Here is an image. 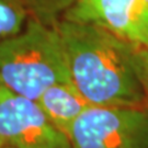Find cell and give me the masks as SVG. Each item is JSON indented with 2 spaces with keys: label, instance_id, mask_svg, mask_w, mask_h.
<instances>
[{
  "label": "cell",
  "instance_id": "obj_2",
  "mask_svg": "<svg viewBox=\"0 0 148 148\" xmlns=\"http://www.w3.org/2000/svg\"><path fill=\"white\" fill-rule=\"evenodd\" d=\"M0 81L12 93L33 101L51 86L69 82L66 55L56 27L30 16L20 33L0 42Z\"/></svg>",
  "mask_w": 148,
  "mask_h": 148
},
{
  "label": "cell",
  "instance_id": "obj_6",
  "mask_svg": "<svg viewBox=\"0 0 148 148\" xmlns=\"http://www.w3.org/2000/svg\"><path fill=\"white\" fill-rule=\"evenodd\" d=\"M35 102L48 120L67 136L75 121L91 106L70 81L51 86Z\"/></svg>",
  "mask_w": 148,
  "mask_h": 148
},
{
  "label": "cell",
  "instance_id": "obj_5",
  "mask_svg": "<svg viewBox=\"0 0 148 148\" xmlns=\"http://www.w3.org/2000/svg\"><path fill=\"white\" fill-rule=\"evenodd\" d=\"M62 19L97 25L122 40L148 48L146 0H76Z\"/></svg>",
  "mask_w": 148,
  "mask_h": 148
},
{
  "label": "cell",
  "instance_id": "obj_10",
  "mask_svg": "<svg viewBox=\"0 0 148 148\" xmlns=\"http://www.w3.org/2000/svg\"><path fill=\"white\" fill-rule=\"evenodd\" d=\"M3 145H5V142H3V140H2L1 138H0V147H1V146H3Z\"/></svg>",
  "mask_w": 148,
  "mask_h": 148
},
{
  "label": "cell",
  "instance_id": "obj_3",
  "mask_svg": "<svg viewBox=\"0 0 148 148\" xmlns=\"http://www.w3.org/2000/svg\"><path fill=\"white\" fill-rule=\"evenodd\" d=\"M68 137L73 148H148V108L91 106Z\"/></svg>",
  "mask_w": 148,
  "mask_h": 148
},
{
  "label": "cell",
  "instance_id": "obj_4",
  "mask_svg": "<svg viewBox=\"0 0 148 148\" xmlns=\"http://www.w3.org/2000/svg\"><path fill=\"white\" fill-rule=\"evenodd\" d=\"M0 138L12 148H73L69 137L47 119L35 101L0 91Z\"/></svg>",
  "mask_w": 148,
  "mask_h": 148
},
{
  "label": "cell",
  "instance_id": "obj_9",
  "mask_svg": "<svg viewBox=\"0 0 148 148\" xmlns=\"http://www.w3.org/2000/svg\"><path fill=\"white\" fill-rule=\"evenodd\" d=\"M134 58L137 75L140 80V84L143 86L146 106L148 108V48L136 45Z\"/></svg>",
  "mask_w": 148,
  "mask_h": 148
},
{
  "label": "cell",
  "instance_id": "obj_7",
  "mask_svg": "<svg viewBox=\"0 0 148 148\" xmlns=\"http://www.w3.org/2000/svg\"><path fill=\"white\" fill-rule=\"evenodd\" d=\"M30 16L22 0H0V42L20 33Z\"/></svg>",
  "mask_w": 148,
  "mask_h": 148
},
{
  "label": "cell",
  "instance_id": "obj_8",
  "mask_svg": "<svg viewBox=\"0 0 148 148\" xmlns=\"http://www.w3.org/2000/svg\"><path fill=\"white\" fill-rule=\"evenodd\" d=\"M30 16L46 25H56L76 0H22Z\"/></svg>",
  "mask_w": 148,
  "mask_h": 148
},
{
  "label": "cell",
  "instance_id": "obj_1",
  "mask_svg": "<svg viewBox=\"0 0 148 148\" xmlns=\"http://www.w3.org/2000/svg\"><path fill=\"white\" fill-rule=\"evenodd\" d=\"M55 27L70 81L90 106H146L135 67V44L92 24L62 19Z\"/></svg>",
  "mask_w": 148,
  "mask_h": 148
},
{
  "label": "cell",
  "instance_id": "obj_11",
  "mask_svg": "<svg viewBox=\"0 0 148 148\" xmlns=\"http://www.w3.org/2000/svg\"><path fill=\"white\" fill-rule=\"evenodd\" d=\"M0 148H12L11 146H9V145H3V146H1Z\"/></svg>",
  "mask_w": 148,
  "mask_h": 148
},
{
  "label": "cell",
  "instance_id": "obj_13",
  "mask_svg": "<svg viewBox=\"0 0 148 148\" xmlns=\"http://www.w3.org/2000/svg\"><path fill=\"white\" fill-rule=\"evenodd\" d=\"M146 1H147V2H148V0H146Z\"/></svg>",
  "mask_w": 148,
  "mask_h": 148
},
{
  "label": "cell",
  "instance_id": "obj_12",
  "mask_svg": "<svg viewBox=\"0 0 148 148\" xmlns=\"http://www.w3.org/2000/svg\"><path fill=\"white\" fill-rule=\"evenodd\" d=\"M1 88H2V84H1V81H0V91H1Z\"/></svg>",
  "mask_w": 148,
  "mask_h": 148
}]
</instances>
